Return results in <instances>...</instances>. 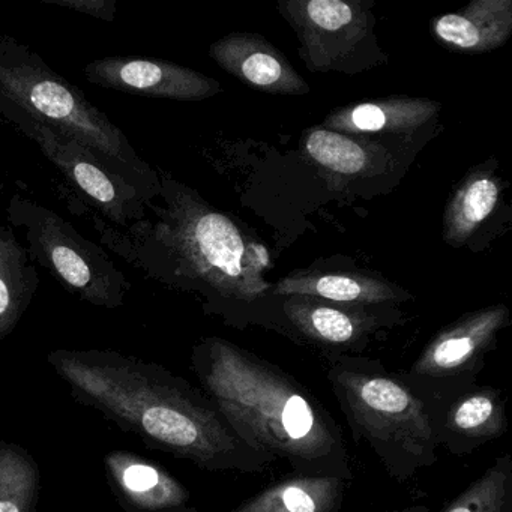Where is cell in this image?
<instances>
[{"label": "cell", "instance_id": "cell-8", "mask_svg": "<svg viewBox=\"0 0 512 512\" xmlns=\"http://www.w3.org/2000/svg\"><path fill=\"white\" fill-rule=\"evenodd\" d=\"M437 446L464 457L508 431L502 389L472 383L440 397L425 398Z\"/></svg>", "mask_w": 512, "mask_h": 512}, {"label": "cell", "instance_id": "cell-7", "mask_svg": "<svg viewBox=\"0 0 512 512\" xmlns=\"http://www.w3.org/2000/svg\"><path fill=\"white\" fill-rule=\"evenodd\" d=\"M508 323L505 305L466 314L437 332L404 376L424 398L440 397L478 382L485 358Z\"/></svg>", "mask_w": 512, "mask_h": 512}, {"label": "cell", "instance_id": "cell-1", "mask_svg": "<svg viewBox=\"0 0 512 512\" xmlns=\"http://www.w3.org/2000/svg\"><path fill=\"white\" fill-rule=\"evenodd\" d=\"M77 403L98 410L148 448L206 472L262 475L277 458L248 445L200 388L163 365L116 350L47 355Z\"/></svg>", "mask_w": 512, "mask_h": 512}, {"label": "cell", "instance_id": "cell-12", "mask_svg": "<svg viewBox=\"0 0 512 512\" xmlns=\"http://www.w3.org/2000/svg\"><path fill=\"white\" fill-rule=\"evenodd\" d=\"M107 484L127 512H197L190 490L163 466L128 451L104 457Z\"/></svg>", "mask_w": 512, "mask_h": 512}, {"label": "cell", "instance_id": "cell-6", "mask_svg": "<svg viewBox=\"0 0 512 512\" xmlns=\"http://www.w3.org/2000/svg\"><path fill=\"white\" fill-rule=\"evenodd\" d=\"M0 116L31 139L74 193L82 194L88 208L98 209V215L107 223L127 227L145 220L146 205L155 196L110 170L85 146L32 118L4 97H0Z\"/></svg>", "mask_w": 512, "mask_h": 512}, {"label": "cell", "instance_id": "cell-5", "mask_svg": "<svg viewBox=\"0 0 512 512\" xmlns=\"http://www.w3.org/2000/svg\"><path fill=\"white\" fill-rule=\"evenodd\" d=\"M7 220L25 235L32 263L47 269L68 293L106 310L125 304L133 286L109 251L80 235L58 212L14 194Z\"/></svg>", "mask_w": 512, "mask_h": 512}, {"label": "cell", "instance_id": "cell-13", "mask_svg": "<svg viewBox=\"0 0 512 512\" xmlns=\"http://www.w3.org/2000/svg\"><path fill=\"white\" fill-rule=\"evenodd\" d=\"M211 58L245 85L275 95H305L307 83L265 38L232 34L212 44Z\"/></svg>", "mask_w": 512, "mask_h": 512}, {"label": "cell", "instance_id": "cell-15", "mask_svg": "<svg viewBox=\"0 0 512 512\" xmlns=\"http://www.w3.org/2000/svg\"><path fill=\"white\" fill-rule=\"evenodd\" d=\"M272 295L310 296L334 304L374 307L401 301L403 292L379 278L347 272H301L278 281Z\"/></svg>", "mask_w": 512, "mask_h": 512}, {"label": "cell", "instance_id": "cell-3", "mask_svg": "<svg viewBox=\"0 0 512 512\" xmlns=\"http://www.w3.org/2000/svg\"><path fill=\"white\" fill-rule=\"evenodd\" d=\"M355 443H365L389 478L404 484L437 463L425 398L404 373L361 356H329L326 373Z\"/></svg>", "mask_w": 512, "mask_h": 512}, {"label": "cell", "instance_id": "cell-23", "mask_svg": "<svg viewBox=\"0 0 512 512\" xmlns=\"http://www.w3.org/2000/svg\"><path fill=\"white\" fill-rule=\"evenodd\" d=\"M43 4L88 14L95 19L104 20V22L115 20V0H43Z\"/></svg>", "mask_w": 512, "mask_h": 512}, {"label": "cell", "instance_id": "cell-19", "mask_svg": "<svg viewBox=\"0 0 512 512\" xmlns=\"http://www.w3.org/2000/svg\"><path fill=\"white\" fill-rule=\"evenodd\" d=\"M500 196L497 179L487 173H473L460 185L445 214V239L460 245L470 238L476 227L487 220Z\"/></svg>", "mask_w": 512, "mask_h": 512}, {"label": "cell", "instance_id": "cell-20", "mask_svg": "<svg viewBox=\"0 0 512 512\" xmlns=\"http://www.w3.org/2000/svg\"><path fill=\"white\" fill-rule=\"evenodd\" d=\"M41 472L31 452L0 439V512H37Z\"/></svg>", "mask_w": 512, "mask_h": 512}, {"label": "cell", "instance_id": "cell-10", "mask_svg": "<svg viewBox=\"0 0 512 512\" xmlns=\"http://www.w3.org/2000/svg\"><path fill=\"white\" fill-rule=\"evenodd\" d=\"M83 73L92 85L149 98L202 101L220 92L217 80L161 59L110 56L86 65Z\"/></svg>", "mask_w": 512, "mask_h": 512}, {"label": "cell", "instance_id": "cell-14", "mask_svg": "<svg viewBox=\"0 0 512 512\" xmlns=\"http://www.w3.org/2000/svg\"><path fill=\"white\" fill-rule=\"evenodd\" d=\"M350 484L338 476L292 472L230 512H340Z\"/></svg>", "mask_w": 512, "mask_h": 512}, {"label": "cell", "instance_id": "cell-17", "mask_svg": "<svg viewBox=\"0 0 512 512\" xmlns=\"http://www.w3.org/2000/svg\"><path fill=\"white\" fill-rule=\"evenodd\" d=\"M439 104L424 98H388L335 110L326 127L344 133H403L427 124Z\"/></svg>", "mask_w": 512, "mask_h": 512}, {"label": "cell", "instance_id": "cell-16", "mask_svg": "<svg viewBox=\"0 0 512 512\" xmlns=\"http://www.w3.org/2000/svg\"><path fill=\"white\" fill-rule=\"evenodd\" d=\"M433 29L442 43L461 52H491L502 47L511 35L512 2L475 0L458 13L439 17Z\"/></svg>", "mask_w": 512, "mask_h": 512}, {"label": "cell", "instance_id": "cell-22", "mask_svg": "<svg viewBox=\"0 0 512 512\" xmlns=\"http://www.w3.org/2000/svg\"><path fill=\"white\" fill-rule=\"evenodd\" d=\"M304 149L319 166L340 175H359L370 167L371 155L361 143L346 134L313 128L304 139Z\"/></svg>", "mask_w": 512, "mask_h": 512}, {"label": "cell", "instance_id": "cell-21", "mask_svg": "<svg viewBox=\"0 0 512 512\" xmlns=\"http://www.w3.org/2000/svg\"><path fill=\"white\" fill-rule=\"evenodd\" d=\"M440 512H512V457H497Z\"/></svg>", "mask_w": 512, "mask_h": 512}, {"label": "cell", "instance_id": "cell-11", "mask_svg": "<svg viewBox=\"0 0 512 512\" xmlns=\"http://www.w3.org/2000/svg\"><path fill=\"white\" fill-rule=\"evenodd\" d=\"M301 38L307 65L326 71L367 35V13L343 0H308L280 4Z\"/></svg>", "mask_w": 512, "mask_h": 512}, {"label": "cell", "instance_id": "cell-2", "mask_svg": "<svg viewBox=\"0 0 512 512\" xmlns=\"http://www.w3.org/2000/svg\"><path fill=\"white\" fill-rule=\"evenodd\" d=\"M191 371L248 445L293 473L353 482L343 428L292 374L218 337L194 346Z\"/></svg>", "mask_w": 512, "mask_h": 512}, {"label": "cell", "instance_id": "cell-18", "mask_svg": "<svg viewBox=\"0 0 512 512\" xmlns=\"http://www.w3.org/2000/svg\"><path fill=\"white\" fill-rule=\"evenodd\" d=\"M40 287L37 266L14 230L0 223V343L13 334Z\"/></svg>", "mask_w": 512, "mask_h": 512}, {"label": "cell", "instance_id": "cell-4", "mask_svg": "<svg viewBox=\"0 0 512 512\" xmlns=\"http://www.w3.org/2000/svg\"><path fill=\"white\" fill-rule=\"evenodd\" d=\"M0 97L85 146L110 170L157 196V170L140 158L124 131L37 53L11 37L0 38Z\"/></svg>", "mask_w": 512, "mask_h": 512}, {"label": "cell", "instance_id": "cell-9", "mask_svg": "<svg viewBox=\"0 0 512 512\" xmlns=\"http://www.w3.org/2000/svg\"><path fill=\"white\" fill-rule=\"evenodd\" d=\"M287 328L298 340L319 347L328 356L359 353L394 317L368 307L334 304L310 296H286L281 305Z\"/></svg>", "mask_w": 512, "mask_h": 512}, {"label": "cell", "instance_id": "cell-24", "mask_svg": "<svg viewBox=\"0 0 512 512\" xmlns=\"http://www.w3.org/2000/svg\"><path fill=\"white\" fill-rule=\"evenodd\" d=\"M391 512H430V509H428L427 506L413 505L407 506V508L394 509V511Z\"/></svg>", "mask_w": 512, "mask_h": 512}]
</instances>
